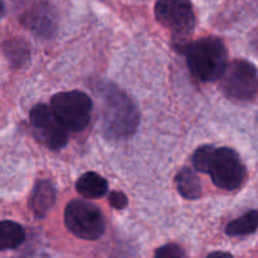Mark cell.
Instances as JSON below:
<instances>
[{"mask_svg":"<svg viewBox=\"0 0 258 258\" xmlns=\"http://www.w3.org/2000/svg\"><path fill=\"white\" fill-rule=\"evenodd\" d=\"M139 125V111L130 97L113 86H105L101 95V128L108 139H126Z\"/></svg>","mask_w":258,"mask_h":258,"instance_id":"cell-1","label":"cell"},{"mask_svg":"<svg viewBox=\"0 0 258 258\" xmlns=\"http://www.w3.org/2000/svg\"><path fill=\"white\" fill-rule=\"evenodd\" d=\"M178 49L185 54L194 77L204 82L219 80L228 64L226 45L217 37H204L196 42L178 44Z\"/></svg>","mask_w":258,"mask_h":258,"instance_id":"cell-2","label":"cell"},{"mask_svg":"<svg viewBox=\"0 0 258 258\" xmlns=\"http://www.w3.org/2000/svg\"><path fill=\"white\" fill-rule=\"evenodd\" d=\"M52 111L66 131L81 133L91 120L93 102L82 91H67L54 95L50 100Z\"/></svg>","mask_w":258,"mask_h":258,"instance_id":"cell-3","label":"cell"},{"mask_svg":"<svg viewBox=\"0 0 258 258\" xmlns=\"http://www.w3.org/2000/svg\"><path fill=\"white\" fill-rule=\"evenodd\" d=\"M64 224L71 233L86 241H95L105 233V218L95 204L72 201L64 211Z\"/></svg>","mask_w":258,"mask_h":258,"instance_id":"cell-4","label":"cell"},{"mask_svg":"<svg viewBox=\"0 0 258 258\" xmlns=\"http://www.w3.org/2000/svg\"><path fill=\"white\" fill-rule=\"evenodd\" d=\"M222 91L234 101H252L256 98L258 77L256 66L244 59H234L227 64L222 76Z\"/></svg>","mask_w":258,"mask_h":258,"instance_id":"cell-5","label":"cell"},{"mask_svg":"<svg viewBox=\"0 0 258 258\" xmlns=\"http://www.w3.org/2000/svg\"><path fill=\"white\" fill-rule=\"evenodd\" d=\"M207 174L216 186L231 191L242 185L246 179V168L233 149L214 148Z\"/></svg>","mask_w":258,"mask_h":258,"instance_id":"cell-6","label":"cell"},{"mask_svg":"<svg viewBox=\"0 0 258 258\" xmlns=\"http://www.w3.org/2000/svg\"><path fill=\"white\" fill-rule=\"evenodd\" d=\"M156 20L178 37H185L196 27V14L190 0H158Z\"/></svg>","mask_w":258,"mask_h":258,"instance_id":"cell-7","label":"cell"},{"mask_svg":"<svg viewBox=\"0 0 258 258\" xmlns=\"http://www.w3.org/2000/svg\"><path fill=\"white\" fill-rule=\"evenodd\" d=\"M30 123L38 139L50 150H60L68 143L67 131L47 105H35L30 111Z\"/></svg>","mask_w":258,"mask_h":258,"instance_id":"cell-8","label":"cell"},{"mask_svg":"<svg viewBox=\"0 0 258 258\" xmlns=\"http://www.w3.org/2000/svg\"><path fill=\"white\" fill-rule=\"evenodd\" d=\"M22 20L25 27L40 35H48L54 30V20L45 0H28Z\"/></svg>","mask_w":258,"mask_h":258,"instance_id":"cell-9","label":"cell"},{"mask_svg":"<svg viewBox=\"0 0 258 258\" xmlns=\"http://www.w3.org/2000/svg\"><path fill=\"white\" fill-rule=\"evenodd\" d=\"M55 202V189L49 180H39L30 196V208L38 218H44Z\"/></svg>","mask_w":258,"mask_h":258,"instance_id":"cell-10","label":"cell"},{"mask_svg":"<svg viewBox=\"0 0 258 258\" xmlns=\"http://www.w3.org/2000/svg\"><path fill=\"white\" fill-rule=\"evenodd\" d=\"M76 189L87 199L102 198L108 191V183L103 176L95 171H87L78 178Z\"/></svg>","mask_w":258,"mask_h":258,"instance_id":"cell-11","label":"cell"},{"mask_svg":"<svg viewBox=\"0 0 258 258\" xmlns=\"http://www.w3.org/2000/svg\"><path fill=\"white\" fill-rule=\"evenodd\" d=\"M176 188H178L179 194L183 198L194 201L202 196V185L201 180L194 173V170L189 168H183L178 174H176Z\"/></svg>","mask_w":258,"mask_h":258,"instance_id":"cell-12","label":"cell"},{"mask_svg":"<svg viewBox=\"0 0 258 258\" xmlns=\"http://www.w3.org/2000/svg\"><path fill=\"white\" fill-rule=\"evenodd\" d=\"M25 241V231L13 221H0V251L19 247Z\"/></svg>","mask_w":258,"mask_h":258,"instance_id":"cell-13","label":"cell"},{"mask_svg":"<svg viewBox=\"0 0 258 258\" xmlns=\"http://www.w3.org/2000/svg\"><path fill=\"white\" fill-rule=\"evenodd\" d=\"M258 213L257 211H249L239 218L232 221L226 227V233L231 237H242L253 234L257 231Z\"/></svg>","mask_w":258,"mask_h":258,"instance_id":"cell-14","label":"cell"},{"mask_svg":"<svg viewBox=\"0 0 258 258\" xmlns=\"http://www.w3.org/2000/svg\"><path fill=\"white\" fill-rule=\"evenodd\" d=\"M4 53L5 57L15 67L24 64L25 60L29 58V48H28L27 43L22 39H12L5 42Z\"/></svg>","mask_w":258,"mask_h":258,"instance_id":"cell-15","label":"cell"},{"mask_svg":"<svg viewBox=\"0 0 258 258\" xmlns=\"http://www.w3.org/2000/svg\"><path fill=\"white\" fill-rule=\"evenodd\" d=\"M213 151H214V146L212 145H204L197 149L196 153H194L193 155V159H191L194 168H196L198 171H201V173L207 174V171H208L209 161H211L212 155H213Z\"/></svg>","mask_w":258,"mask_h":258,"instance_id":"cell-16","label":"cell"},{"mask_svg":"<svg viewBox=\"0 0 258 258\" xmlns=\"http://www.w3.org/2000/svg\"><path fill=\"white\" fill-rule=\"evenodd\" d=\"M154 258H185L183 249L176 244H165L155 251Z\"/></svg>","mask_w":258,"mask_h":258,"instance_id":"cell-17","label":"cell"},{"mask_svg":"<svg viewBox=\"0 0 258 258\" xmlns=\"http://www.w3.org/2000/svg\"><path fill=\"white\" fill-rule=\"evenodd\" d=\"M108 203L112 208L121 211V209H125L127 207L128 199L122 191H111L108 194Z\"/></svg>","mask_w":258,"mask_h":258,"instance_id":"cell-18","label":"cell"},{"mask_svg":"<svg viewBox=\"0 0 258 258\" xmlns=\"http://www.w3.org/2000/svg\"><path fill=\"white\" fill-rule=\"evenodd\" d=\"M207 258H234V257L232 256V254L227 253V252L218 251V252H213V253H211Z\"/></svg>","mask_w":258,"mask_h":258,"instance_id":"cell-19","label":"cell"},{"mask_svg":"<svg viewBox=\"0 0 258 258\" xmlns=\"http://www.w3.org/2000/svg\"><path fill=\"white\" fill-rule=\"evenodd\" d=\"M4 14H5V5H4V2L0 0V19L4 17Z\"/></svg>","mask_w":258,"mask_h":258,"instance_id":"cell-20","label":"cell"}]
</instances>
